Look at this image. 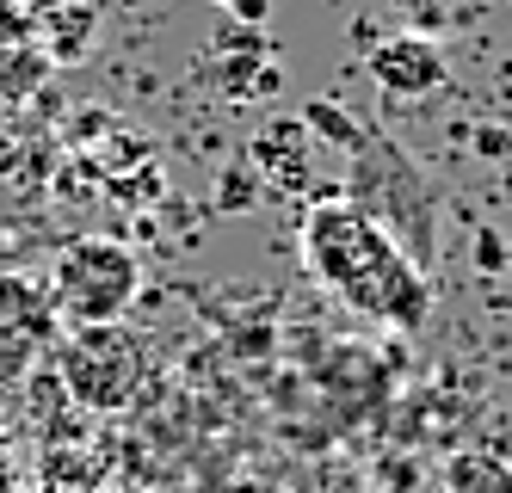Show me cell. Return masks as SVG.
<instances>
[{
  "label": "cell",
  "mask_w": 512,
  "mask_h": 493,
  "mask_svg": "<svg viewBox=\"0 0 512 493\" xmlns=\"http://www.w3.org/2000/svg\"><path fill=\"white\" fill-rule=\"evenodd\" d=\"M56 376L75 407L87 413H124L142 395L149 376V352L124 321H99V327H62L56 339Z\"/></svg>",
  "instance_id": "cell-3"
},
{
  "label": "cell",
  "mask_w": 512,
  "mask_h": 493,
  "mask_svg": "<svg viewBox=\"0 0 512 493\" xmlns=\"http://www.w3.org/2000/svg\"><path fill=\"white\" fill-rule=\"evenodd\" d=\"M62 339V321L50 309V290L38 278L0 265V389H19Z\"/></svg>",
  "instance_id": "cell-4"
},
{
  "label": "cell",
  "mask_w": 512,
  "mask_h": 493,
  "mask_svg": "<svg viewBox=\"0 0 512 493\" xmlns=\"http://www.w3.org/2000/svg\"><path fill=\"white\" fill-rule=\"evenodd\" d=\"M13 481H19V469H13V457H7V444H0V493H13Z\"/></svg>",
  "instance_id": "cell-8"
},
{
  "label": "cell",
  "mask_w": 512,
  "mask_h": 493,
  "mask_svg": "<svg viewBox=\"0 0 512 493\" xmlns=\"http://www.w3.org/2000/svg\"><path fill=\"white\" fill-rule=\"evenodd\" d=\"M44 290H50V309L62 327L124 321L136 290H142V259L118 235H75V241L56 247Z\"/></svg>",
  "instance_id": "cell-2"
},
{
  "label": "cell",
  "mask_w": 512,
  "mask_h": 493,
  "mask_svg": "<svg viewBox=\"0 0 512 493\" xmlns=\"http://www.w3.org/2000/svg\"><path fill=\"white\" fill-rule=\"evenodd\" d=\"M395 7H401V13H414L420 25H438V19H445V7H438V0H395Z\"/></svg>",
  "instance_id": "cell-7"
},
{
  "label": "cell",
  "mask_w": 512,
  "mask_h": 493,
  "mask_svg": "<svg viewBox=\"0 0 512 493\" xmlns=\"http://www.w3.org/2000/svg\"><path fill=\"white\" fill-rule=\"evenodd\" d=\"M445 493H512V457L463 444L445 457Z\"/></svg>",
  "instance_id": "cell-6"
},
{
  "label": "cell",
  "mask_w": 512,
  "mask_h": 493,
  "mask_svg": "<svg viewBox=\"0 0 512 493\" xmlns=\"http://www.w3.org/2000/svg\"><path fill=\"white\" fill-rule=\"evenodd\" d=\"M371 81L389 99H426L451 81V68H445V50L426 31H401V37H383L371 50Z\"/></svg>",
  "instance_id": "cell-5"
},
{
  "label": "cell",
  "mask_w": 512,
  "mask_h": 493,
  "mask_svg": "<svg viewBox=\"0 0 512 493\" xmlns=\"http://www.w3.org/2000/svg\"><path fill=\"white\" fill-rule=\"evenodd\" d=\"M303 272L340 302V309L377 321L389 333H420L432 315V278L377 216H364L352 198H321L303 229Z\"/></svg>",
  "instance_id": "cell-1"
}]
</instances>
